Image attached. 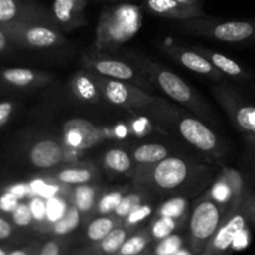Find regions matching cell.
Returning a JSON list of instances; mask_svg holds the SVG:
<instances>
[{
	"instance_id": "d4e9b609",
	"label": "cell",
	"mask_w": 255,
	"mask_h": 255,
	"mask_svg": "<svg viewBox=\"0 0 255 255\" xmlns=\"http://www.w3.org/2000/svg\"><path fill=\"white\" fill-rule=\"evenodd\" d=\"M123 223L117 218L110 215H95L88 220L84 229V239L87 244L97 243L107 237L113 229L122 225Z\"/></svg>"
},
{
	"instance_id": "ee69618b",
	"label": "cell",
	"mask_w": 255,
	"mask_h": 255,
	"mask_svg": "<svg viewBox=\"0 0 255 255\" xmlns=\"http://www.w3.org/2000/svg\"><path fill=\"white\" fill-rule=\"evenodd\" d=\"M5 190H8L9 193H11L13 195H15L19 200H24L26 198H30V190H29V184L28 183H16L13 185H9L6 188H4Z\"/></svg>"
},
{
	"instance_id": "5bb4252c",
	"label": "cell",
	"mask_w": 255,
	"mask_h": 255,
	"mask_svg": "<svg viewBox=\"0 0 255 255\" xmlns=\"http://www.w3.org/2000/svg\"><path fill=\"white\" fill-rule=\"evenodd\" d=\"M105 139L104 130L90 120L73 118L63 125V143L68 149L89 150Z\"/></svg>"
},
{
	"instance_id": "7bdbcfd3",
	"label": "cell",
	"mask_w": 255,
	"mask_h": 255,
	"mask_svg": "<svg viewBox=\"0 0 255 255\" xmlns=\"http://www.w3.org/2000/svg\"><path fill=\"white\" fill-rule=\"evenodd\" d=\"M40 243L41 242H38V240H31L26 244L14 247L8 255H36L39 247H40Z\"/></svg>"
},
{
	"instance_id": "cb8c5ba5",
	"label": "cell",
	"mask_w": 255,
	"mask_h": 255,
	"mask_svg": "<svg viewBox=\"0 0 255 255\" xmlns=\"http://www.w3.org/2000/svg\"><path fill=\"white\" fill-rule=\"evenodd\" d=\"M103 168L113 174L119 175H130L133 171L134 164L131 154L125 149L115 146V148L108 149L102 156Z\"/></svg>"
},
{
	"instance_id": "ab89813d",
	"label": "cell",
	"mask_w": 255,
	"mask_h": 255,
	"mask_svg": "<svg viewBox=\"0 0 255 255\" xmlns=\"http://www.w3.org/2000/svg\"><path fill=\"white\" fill-rule=\"evenodd\" d=\"M18 233V228L13 224L8 215L0 213V243L14 239Z\"/></svg>"
},
{
	"instance_id": "277c9868",
	"label": "cell",
	"mask_w": 255,
	"mask_h": 255,
	"mask_svg": "<svg viewBox=\"0 0 255 255\" xmlns=\"http://www.w3.org/2000/svg\"><path fill=\"white\" fill-rule=\"evenodd\" d=\"M143 24L141 8L134 4H118L102 11L95 30L94 48L100 53H115L131 40Z\"/></svg>"
},
{
	"instance_id": "4dcf8cb0",
	"label": "cell",
	"mask_w": 255,
	"mask_h": 255,
	"mask_svg": "<svg viewBox=\"0 0 255 255\" xmlns=\"http://www.w3.org/2000/svg\"><path fill=\"white\" fill-rule=\"evenodd\" d=\"M189 202L185 197H173L165 200L156 209L155 218L165 217L178 220H185L188 218Z\"/></svg>"
},
{
	"instance_id": "d590c367",
	"label": "cell",
	"mask_w": 255,
	"mask_h": 255,
	"mask_svg": "<svg viewBox=\"0 0 255 255\" xmlns=\"http://www.w3.org/2000/svg\"><path fill=\"white\" fill-rule=\"evenodd\" d=\"M30 208L31 217H33V227L31 229L43 234V230L46 225V215H48V200L41 197H31L28 200Z\"/></svg>"
},
{
	"instance_id": "7402d4cb",
	"label": "cell",
	"mask_w": 255,
	"mask_h": 255,
	"mask_svg": "<svg viewBox=\"0 0 255 255\" xmlns=\"http://www.w3.org/2000/svg\"><path fill=\"white\" fill-rule=\"evenodd\" d=\"M133 232L134 230L122 224L113 229L107 237H104L99 242L85 244L82 249L74 250V255H114L125 242V239Z\"/></svg>"
},
{
	"instance_id": "ba28073f",
	"label": "cell",
	"mask_w": 255,
	"mask_h": 255,
	"mask_svg": "<svg viewBox=\"0 0 255 255\" xmlns=\"http://www.w3.org/2000/svg\"><path fill=\"white\" fill-rule=\"evenodd\" d=\"M210 90L235 129L244 134V136L255 135L254 103L243 97L228 82L214 83Z\"/></svg>"
},
{
	"instance_id": "bcb514c9",
	"label": "cell",
	"mask_w": 255,
	"mask_h": 255,
	"mask_svg": "<svg viewBox=\"0 0 255 255\" xmlns=\"http://www.w3.org/2000/svg\"><path fill=\"white\" fill-rule=\"evenodd\" d=\"M133 131L138 136H145L150 131V122L145 118H139L138 120L133 123Z\"/></svg>"
},
{
	"instance_id": "484cf974",
	"label": "cell",
	"mask_w": 255,
	"mask_h": 255,
	"mask_svg": "<svg viewBox=\"0 0 255 255\" xmlns=\"http://www.w3.org/2000/svg\"><path fill=\"white\" fill-rule=\"evenodd\" d=\"M168 146L159 143H145L131 149V158L135 165H149L161 161L171 155Z\"/></svg>"
},
{
	"instance_id": "52a82bcc",
	"label": "cell",
	"mask_w": 255,
	"mask_h": 255,
	"mask_svg": "<svg viewBox=\"0 0 255 255\" xmlns=\"http://www.w3.org/2000/svg\"><path fill=\"white\" fill-rule=\"evenodd\" d=\"M225 213L224 208L215 203L207 190L195 202L189 215L188 244L191 254H202L219 228Z\"/></svg>"
},
{
	"instance_id": "8fae6325",
	"label": "cell",
	"mask_w": 255,
	"mask_h": 255,
	"mask_svg": "<svg viewBox=\"0 0 255 255\" xmlns=\"http://www.w3.org/2000/svg\"><path fill=\"white\" fill-rule=\"evenodd\" d=\"M103 100L128 112H143L155 102V95L130 83L98 77Z\"/></svg>"
},
{
	"instance_id": "ac0fdd59",
	"label": "cell",
	"mask_w": 255,
	"mask_h": 255,
	"mask_svg": "<svg viewBox=\"0 0 255 255\" xmlns=\"http://www.w3.org/2000/svg\"><path fill=\"white\" fill-rule=\"evenodd\" d=\"M143 6L153 15L175 21L202 18V16L208 15L204 9L200 6L184 5L175 0H144Z\"/></svg>"
},
{
	"instance_id": "f35d334b",
	"label": "cell",
	"mask_w": 255,
	"mask_h": 255,
	"mask_svg": "<svg viewBox=\"0 0 255 255\" xmlns=\"http://www.w3.org/2000/svg\"><path fill=\"white\" fill-rule=\"evenodd\" d=\"M10 219L18 229H26V228L33 227V217H31V212L28 202L21 200L16 205L15 209L11 212Z\"/></svg>"
},
{
	"instance_id": "5b68a950",
	"label": "cell",
	"mask_w": 255,
	"mask_h": 255,
	"mask_svg": "<svg viewBox=\"0 0 255 255\" xmlns=\"http://www.w3.org/2000/svg\"><path fill=\"white\" fill-rule=\"evenodd\" d=\"M178 26L184 33L222 43L245 44L255 40V19L223 20L207 15L178 21Z\"/></svg>"
},
{
	"instance_id": "f6af8a7d",
	"label": "cell",
	"mask_w": 255,
	"mask_h": 255,
	"mask_svg": "<svg viewBox=\"0 0 255 255\" xmlns=\"http://www.w3.org/2000/svg\"><path fill=\"white\" fill-rule=\"evenodd\" d=\"M249 243H250V232L247 227L244 228V229H243L234 239V242H233V245H232V252L233 250L245 249V248L249 245Z\"/></svg>"
},
{
	"instance_id": "1f68e13d",
	"label": "cell",
	"mask_w": 255,
	"mask_h": 255,
	"mask_svg": "<svg viewBox=\"0 0 255 255\" xmlns=\"http://www.w3.org/2000/svg\"><path fill=\"white\" fill-rule=\"evenodd\" d=\"M36 255H74L72 239L69 237H49L40 243Z\"/></svg>"
},
{
	"instance_id": "8d00e7d4",
	"label": "cell",
	"mask_w": 255,
	"mask_h": 255,
	"mask_svg": "<svg viewBox=\"0 0 255 255\" xmlns=\"http://www.w3.org/2000/svg\"><path fill=\"white\" fill-rule=\"evenodd\" d=\"M151 214H153V205L150 203H143L128 214V217L123 220V225L131 230H136V227H139Z\"/></svg>"
},
{
	"instance_id": "4fadbf2b",
	"label": "cell",
	"mask_w": 255,
	"mask_h": 255,
	"mask_svg": "<svg viewBox=\"0 0 255 255\" xmlns=\"http://www.w3.org/2000/svg\"><path fill=\"white\" fill-rule=\"evenodd\" d=\"M26 160L38 170H51L67 164L69 160V149L63 140L55 138H40L29 144L25 150Z\"/></svg>"
},
{
	"instance_id": "8992f818",
	"label": "cell",
	"mask_w": 255,
	"mask_h": 255,
	"mask_svg": "<svg viewBox=\"0 0 255 255\" xmlns=\"http://www.w3.org/2000/svg\"><path fill=\"white\" fill-rule=\"evenodd\" d=\"M80 63L85 70H89L98 77L118 80V82L130 83V84L146 90L150 94L153 92V84L149 82L145 74L136 67L135 64L128 61L127 59L95 50L93 53L83 54Z\"/></svg>"
},
{
	"instance_id": "7c38bea8",
	"label": "cell",
	"mask_w": 255,
	"mask_h": 255,
	"mask_svg": "<svg viewBox=\"0 0 255 255\" xmlns=\"http://www.w3.org/2000/svg\"><path fill=\"white\" fill-rule=\"evenodd\" d=\"M21 23H43L58 29L50 9L34 0H0V28Z\"/></svg>"
},
{
	"instance_id": "603a6c76",
	"label": "cell",
	"mask_w": 255,
	"mask_h": 255,
	"mask_svg": "<svg viewBox=\"0 0 255 255\" xmlns=\"http://www.w3.org/2000/svg\"><path fill=\"white\" fill-rule=\"evenodd\" d=\"M70 92L79 102L87 104H97L103 100L97 75L89 70L83 69L73 75L70 80Z\"/></svg>"
},
{
	"instance_id": "836d02e7",
	"label": "cell",
	"mask_w": 255,
	"mask_h": 255,
	"mask_svg": "<svg viewBox=\"0 0 255 255\" xmlns=\"http://www.w3.org/2000/svg\"><path fill=\"white\" fill-rule=\"evenodd\" d=\"M208 194L209 197L214 200L215 203L220 205V207L224 208V210L227 212L230 207L233 205V193H232V189L230 186L228 185L227 181L217 174L213 180L212 186L210 189H208Z\"/></svg>"
},
{
	"instance_id": "6da1fadb",
	"label": "cell",
	"mask_w": 255,
	"mask_h": 255,
	"mask_svg": "<svg viewBox=\"0 0 255 255\" xmlns=\"http://www.w3.org/2000/svg\"><path fill=\"white\" fill-rule=\"evenodd\" d=\"M217 168L183 156L170 155L155 164L135 165L129 175L135 188L160 197H197L218 174Z\"/></svg>"
},
{
	"instance_id": "9c48e42d",
	"label": "cell",
	"mask_w": 255,
	"mask_h": 255,
	"mask_svg": "<svg viewBox=\"0 0 255 255\" xmlns=\"http://www.w3.org/2000/svg\"><path fill=\"white\" fill-rule=\"evenodd\" d=\"M252 191L244 199L240 200L239 203H237L227 210L219 228L200 255H230L233 242L237 238V235L244 228H247L248 223H249V219H248V200H249Z\"/></svg>"
},
{
	"instance_id": "7dc6e473",
	"label": "cell",
	"mask_w": 255,
	"mask_h": 255,
	"mask_svg": "<svg viewBox=\"0 0 255 255\" xmlns=\"http://www.w3.org/2000/svg\"><path fill=\"white\" fill-rule=\"evenodd\" d=\"M245 145H247L248 159L255 169V135L245 136Z\"/></svg>"
},
{
	"instance_id": "b9f144b4",
	"label": "cell",
	"mask_w": 255,
	"mask_h": 255,
	"mask_svg": "<svg viewBox=\"0 0 255 255\" xmlns=\"http://www.w3.org/2000/svg\"><path fill=\"white\" fill-rule=\"evenodd\" d=\"M16 110V103L11 100H3L0 102V129L5 127L13 118Z\"/></svg>"
},
{
	"instance_id": "f1b7e54d",
	"label": "cell",
	"mask_w": 255,
	"mask_h": 255,
	"mask_svg": "<svg viewBox=\"0 0 255 255\" xmlns=\"http://www.w3.org/2000/svg\"><path fill=\"white\" fill-rule=\"evenodd\" d=\"M151 242H153V238L149 232V228L136 229L125 239V242L114 255H139L151 248Z\"/></svg>"
},
{
	"instance_id": "11a10c76",
	"label": "cell",
	"mask_w": 255,
	"mask_h": 255,
	"mask_svg": "<svg viewBox=\"0 0 255 255\" xmlns=\"http://www.w3.org/2000/svg\"><path fill=\"white\" fill-rule=\"evenodd\" d=\"M153 255H158V254H153Z\"/></svg>"
},
{
	"instance_id": "83f0119b",
	"label": "cell",
	"mask_w": 255,
	"mask_h": 255,
	"mask_svg": "<svg viewBox=\"0 0 255 255\" xmlns=\"http://www.w3.org/2000/svg\"><path fill=\"white\" fill-rule=\"evenodd\" d=\"M82 220L83 217L79 210L73 204H69L65 214L49 227L45 235H49V237H69L72 233H74L79 228Z\"/></svg>"
},
{
	"instance_id": "4316f807",
	"label": "cell",
	"mask_w": 255,
	"mask_h": 255,
	"mask_svg": "<svg viewBox=\"0 0 255 255\" xmlns=\"http://www.w3.org/2000/svg\"><path fill=\"white\" fill-rule=\"evenodd\" d=\"M220 176L224 179L230 186L233 193V205L239 203L240 200L244 199L248 194H249L252 189H250L248 179L244 174L238 169L232 168V166H223L219 171H218ZM232 205V207H233Z\"/></svg>"
},
{
	"instance_id": "30bf717a",
	"label": "cell",
	"mask_w": 255,
	"mask_h": 255,
	"mask_svg": "<svg viewBox=\"0 0 255 255\" xmlns=\"http://www.w3.org/2000/svg\"><path fill=\"white\" fill-rule=\"evenodd\" d=\"M3 29L8 34L14 46L19 48L44 50L61 46L67 43V38L63 31L48 24L21 23L3 26Z\"/></svg>"
},
{
	"instance_id": "e0dca14e",
	"label": "cell",
	"mask_w": 255,
	"mask_h": 255,
	"mask_svg": "<svg viewBox=\"0 0 255 255\" xmlns=\"http://www.w3.org/2000/svg\"><path fill=\"white\" fill-rule=\"evenodd\" d=\"M88 0H54L50 14L63 33H70L87 24L85 8Z\"/></svg>"
},
{
	"instance_id": "816d5d0a",
	"label": "cell",
	"mask_w": 255,
	"mask_h": 255,
	"mask_svg": "<svg viewBox=\"0 0 255 255\" xmlns=\"http://www.w3.org/2000/svg\"><path fill=\"white\" fill-rule=\"evenodd\" d=\"M15 245H11V244H1L0 245V255H8L10 253V250Z\"/></svg>"
},
{
	"instance_id": "2e32d148",
	"label": "cell",
	"mask_w": 255,
	"mask_h": 255,
	"mask_svg": "<svg viewBox=\"0 0 255 255\" xmlns=\"http://www.w3.org/2000/svg\"><path fill=\"white\" fill-rule=\"evenodd\" d=\"M41 175L63 185L75 186L95 183L100 179V171L95 164L89 161H79V163L75 161V163L63 164L58 168L45 171Z\"/></svg>"
},
{
	"instance_id": "44dd1931",
	"label": "cell",
	"mask_w": 255,
	"mask_h": 255,
	"mask_svg": "<svg viewBox=\"0 0 255 255\" xmlns=\"http://www.w3.org/2000/svg\"><path fill=\"white\" fill-rule=\"evenodd\" d=\"M103 191H104V188L94 183L75 185L70 188L69 203L79 210L84 222L94 217L95 207Z\"/></svg>"
},
{
	"instance_id": "e575fe53",
	"label": "cell",
	"mask_w": 255,
	"mask_h": 255,
	"mask_svg": "<svg viewBox=\"0 0 255 255\" xmlns=\"http://www.w3.org/2000/svg\"><path fill=\"white\" fill-rule=\"evenodd\" d=\"M184 222L185 220H178L173 219V218H154L150 227H149V232H150L153 240L159 242V240L174 234V232L178 230L184 224Z\"/></svg>"
},
{
	"instance_id": "3957f363",
	"label": "cell",
	"mask_w": 255,
	"mask_h": 255,
	"mask_svg": "<svg viewBox=\"0 0 255 255\" xmlns=\"http://www.w3.org/2000/svg\"><path fill=\"white\" fill-rule=\"evenodd\" d=\"M127 58L134 63L141 72L145 74L153 87L158 88L166 97L170 98L185 110L194 114L203 122L209 123L210 125H217L214 113L210 109L207 100L197 92L193 87L188 84L183 78L179 77L174 72L163 65L159 61L148 58L144 54L136 51H129Z\"/></svg>"
},
{
	"instance_id": "7a4b0ae2",
	"label": "cell",
	"mask_w": 255,
	"mask_h": 255,
	"mask_svg": "<svg viewBox=\"0 0 255 255\" xmlns=\"http://www.w3.org/2000/svg\"><path fill=\"white\" fill-rule=\"evenodd\" d=\"M158 127L176 136L203 155L220 161L229 151L227 141L210 125L178 105L156 97L155 102L143 110Z\"/></svg>"
},
{
	"instance_id": "db71d44e",
	"label": "cell",
	"mask_w": 255,
	"mask_h": 255,
	"mask_svg": "<svg viewBox=\"0 0 255 255\" xmlns=\"http://www.w3.org/2000/svg\"><path fill=\"white\" fill-rule=\"evenodd\" d=\"M105 1H119V0H105Z\"/></svg>"
},
{
	"instance_id": "f546056e",
	"label": "cell",
	"mask_w": 255,
	"mask_h": 255,
	"mask_svg": "<svg viewBox=\"0 0 255 255\" xmlns=\"http://www.w3.org/2000/svg\"><path fill=\"white\" fill-rule=\"evenodd\" d=\"M149 195H150L149 191L138 188H136V190L127 191L124 194V197H123L122 200L119 202V204H118V207L115 208V210L113 212L112 215L123 223V220L128 217V214H129L131 210H134L136 207H139V205L146 202Z\"/></svg>"
},
{
	"instance_id": "d6a6232c",
	"label": "cell",
	"mask_w": 255,
	"mask_h": 255,
	"mask_svg": "<svg viewBox=\"0 0 255 255\" xmlns=\"http://www.w3.org/2000/svg\"><path fill=\"white\" fill-rule=\"evenodd\" d=\"M129 191L127 188H114L110 190L103 191L100 195L99 200L97 203V207L94 210V217L95 215H110L118 207L119 202L124 194Z\"/></svg>"
},
{
	"instance_id": "74e56055",
	"label": "cell",
	"mask_w": 255,
	"mask_h": 255,
	"mask_svg": "<svg viewBox=\"0 0 255 255\" xmlns=\"http://www.w3.org/2000/svg\"><path fill=\"white\" fill-rule=\"evenodd\" d=\"M183 248V238L178 234H171L159 240L153 248V254L158 255H176Z\"/></svg>"
},
{
	"instance_id": "d6986e66",
	"label": "cell",
	"mask_w": 255,
	"mask_h": 255,
	"mask_svg": "<svg viewBox=\"0 0 255 255\" xmlns=\"http://www.w3.org/2000/svg\"><path fill=\"white\" fill-rule=\"evenodd\" d=\"M0 79L6 85L16 89H30V88H40L50 84L54 80V75L30 68L13 67L1 70Z\"/></svg>"
},
{
	"instance_id": "9a60e30c",
	"label": "cell",
	"mask_w": 255,
	"mask_h": 255,
	"mask_svg": "<svg viewBox=\"0 0 255 255\" xmlns=\"http://www.w3.org/2000/svg\"><path fill=\"white\" fill-rule=\"evenodd\" d=\"M161 50L171 60L195 74L202 75L207 79L213 80L214 83L227 82V78L219 70L215 69L202 54H199L193 48L168 44V45L161 46Z\"/></svg>"
},
{
	"instance_id": "c3c4849f",
	"label": "cell",
	"mask_w": 255,
	"mask_h": 255,
	"mask_svg": "<svg viewBox=\"0 0 255 255\" xmlns=\"http://www.w3.org/2000/svg\"><path fill=\"white\" fill-rule=\"evenodd\" d=\"M11 46H14V44L11 43L10 38H9L8 34L5 33L3 28H0V54L10 50Z\"/></svg>"
},
{
	"instance_id": "60d3db41",
	"label": "cell",
	"mask_w": 255,
	"mask_h": 255,
	"mask_svg": "<svg viewBox=\"0 0 255 255\" xmlns=\"http://www.w3.org/2000/svg\"><path fill=\"white\" fill-rule=\"evenodd\" d=\"M20 202L21 200H19L15 195H13L11 193H9L8 190L4 189L0 193V213H3L5 215H10L11 212L15 209L16 205Z\"/></svg>"
},
{
	"instance_id": "681fc988",
	"label": "cell",
	"mask_w": 255,
	"mask_h": 255,
	"mask_svg": "<svg viewBox=\"0 0 255 255\" xmlns=\"http://www.w3.org/2000/svg\"><path fill=\"white\" fill-rule=\"evenodd\" d=\"M248 219H249V223L255 225V194L253 191L248 200Z\"/></svg>"
},
{
	"instance_id": "f5cc1de1",
	"label": "cell",
	"mask_w": 255,
	"mask_h": 255,
	"mask_svg": "<svg viewBox=\"0 0 255 255\" xmlns=\"http://www.w3.org/2000/svg\"><path fill=\"white\" fill-rule=\"evenodd\" d=\"M139 255H153V248H149V249H146L145 252H143Z\"/></svg>"
},
{
	"instance_id": "ffe728a7",
	"label": "cell",
	"mask_w": 255,
	"mask_h": 255,
	"mask_svg": "<svg viewBox=\"0 0 255 255\" xmlns=\"http://www.w3.org/2000/svg\"><path fill=\"white\" fill-rule=\"evenodd\" d=\"M191 48L197 50L199 54H202L212 64L213 67L217 70H219L225 78H229V79H233L239 83H247L252 80V73L247 68L243 67L242 64H239L234 59L230 58V56L218 53V51L212 50V49L204 48V46L197 45L191 46Z\"/></svg>"
},
{
	"instance_id": "f907efd6",
	"label": "cell",
	"mask_w": 255,
	"mask_h": 255,
	"mask_svg": "<svg viewBox=\"0 0 255 255\" xmlns=\"http://www.w3.org/2000/svg\"><path fill=\"white\" fill-rule=\"evenodd\" d=\"M175 1L184 4V5L200 6V8H203V3H204V0H175Z\"/></svg>"
}]
</instances>
